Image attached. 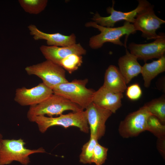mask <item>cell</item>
I'll return each instance as SVG.
<instances>
[{
	"label": "cell",
	"mask_w": 165,
	"mask_h": 165,
	"mask_svg": "<svg viewBox=\"0 0 165 165\" xmlns=\"http://www.w3.org/2000/svg\"><path fill=\"white\" fill-rule=\"evenodd\" d=\"M138 59L136 56L126 50V54L118 60L119 69L127 84L141 73L142 66Z\"/></svg>",
	"instance_id": "cell-16"
},
{
	"label": "cell",
	"mask_w": 165,
	"mask_h": 165,
	"mask_svg": "<svg viewBox=\"0 0 165 165\" xmlns=\"http://www.w3.org/2000/svg\"><path fill=\"white\" fill-rule=\"evenodd\" d=\"M151 115L144 105L130 113L119 124L118 131L120 135L123 138H128L137 136L146 131L147 120Z\"/></svg>",
	"instance_id": "cell-7"
},
{
	"label": "cell",
	"mask_w": 165,
	"mask_h": 165,
	"mask_svg": "<svg viewBox=\"0 0 165 165\" xmlns=\"http://www.w3.org/2000/svg\"><path fill=\"white\" fill-rule=\"evenodd\" d=\"M165 138L158 139L157 141V148L159 151L163 156L165 154Z\"/></svg>",
	"instance_id": "cell-26"
},
{
	"label": "cell",
	"mask_w": 165,
	"mask_h": 165,
	"mask_svg": "<svg viewBox=\"0 0 165 165\" xmlns=\"http://www.w3.org/2000/svg\"><path fill=\"white\" fill-rule=\"evenodd\" d=\"M88 82V79H85L62 83L53 89V93L63 97L84 109L92 102L95 91L86 87Z\"/></svg>",
	"instance_id": "cell-1"
},
{
	"label": "cell",
	"mask_w": 165,
	"mask_h": 165,
	"mask_svg": "<svg viewBox=\"0 0 165 165\" xmlns=\"http://www.w3.org/2000/svg\"><path fill=\"white\" fill-rule=\"evenodd\" d=\"M138 5L134 9L127 12L115 10L114 8L115 1H113L111 7L107 8V13L110 15L108 16H101L97 12L91 19L97 24L105 27H113L117 22L122 20L133 24L138 13L151 4L146 0H138Z\"/></svg>",
	"instance_id": "cell-9"
},
{
	"label": "cell",
	"mask_w": 165,
	"mask_h": 165,
	"mask_svg": "<svg viewBox=\"0 0 165 165\" xmlns=\"http://www.w3.org/2000/svg\"><path fill=\"white\" fill-rule=\"evenodd\" d=\"M25 69L28 75L37 76L52 90L60 84L68 82L65 70L60 65L49 60L28 66Z\"/></svg>",
	"instance_id": "cell-6"
},
{
	"label": "cell",
	"mask_w": 165,
	"mask_h": 165,
	"mask_svg": "<svg viewBox=\"0 0 165 165\" xmlns=\"http://www.w3.org/2000/svg\"><path fill=\"white\" fill-rule=\"evenodd\" d=\"M82 62V55L72 54L62 59L59 65L69 73L72 74L78 69Z\"/></svg>",
	"instance_id": "cell-21"
},
{
	"label": "cell",
	"mask_w": 165,
	"mask_h": 165,
	"mask_svg": "<svg viewBox=\"0 0 165 165\" xmlns=\"http://www.w3.org/2000/svg\"><path fill=\"white\" fill-rule=\"evenodd\" d=\"M53 94V90L42 82L30 89L23 87L16 90L14 101L21 106L37 105Z\"/></svg>",
	"instance_id": "cell-10"
},
{
	"label": "cell",
	"mask_w": 165,
	"mask_h": 165,
	"mask_svg": "<svg viewBox=\"0 0 165 165\" xmlns=\"http://www.w3.org/2000/svg\"><path fill=\"white\" fill-rule=\"evenodd\" d=\"M28 28L30 35L33 36L35 40H45L48 46L65 47L76 43V37L74 33L69 35H63L59 33H47L39 30L34 24L29 25Z\"/></svg>",
	"instance_id": "cell-14"
},
{
	"label": "cell",
	"mask_w": 165,
	"mask_h": 165,
	"mask_svg": "<svg viewBox=\"0 0 165 165\" xmlns=\"http://www.w3.org/2000/svg\"><path fill=\"white\" fill-rule=\"evenodd\" d=\"M165 71V56H162L156 61L145 64L142 66L141 73L144 81V86L148 87L152 80L159 74Z\"/></svg>",
	"instance_id": "cell-18"
},
{
	"label": "cell",
	"mask_w": 165,
	"mask_h": 165,
	"mask_svg": "<svg viewBox=\"0 0 165 165\" xmlns=\"http://www.w3.org/2000/svg\"><path fill=\"white\" fill-rule=\"evenodd\" d=\"M2 136L1 134H0V148L1 146L2 143Z\"/></svg>",
	"instance_id": "cell-27"
},
{
	"label": "cell",
	"mask_w": 165,
	"mask_h": 165,
	"mask_svg": "<svg viewBox=\"0 0 165 165\" xmlns=\"http://www.w3.org/2000/svg\"><path fill=\"white\" fill-rule=\"evenodd\" d=\"M128 48L130 53L136 56L138 59L146 61L154 58H160L165 53V35L159 34V36L153 42L146 44H138L130 43Z\"/></svg>",
	"instance_id": "cell-11"
},
{
	"label": "cell",
	"mask_w": 165,
	"mask_h": 165,
	"mask_svg": "<svg viewBox=\"0 0 165 165\" xmlns=\"http://www.w3.org/2000/svg\"><path fill=\"white\" fill-rule=\"evenodd\" d=\"M108 148L104 147L98 142L94 150L92 163L96 165H102L107 159Z\"/></svg>",
	"instance_id": "cell-24"
},
{
	"label": "cell",
	"mask_w": 165,
	"mask_h": 165,
	"mask_svg": "<svg viewBox=\"0 0 165 165\" xmlns=\"http://www.w3.org/2000/svg\"><path fill=\"white\" fill-rule=\"evenodd\" d=\"M85 109L90 136L100 139L105 134L106 121L112 113L93 102Z\"/></svg>",
	"instance_id": "cell-12"
},
{
	"label": "cell",
	"mask_w": 165,
	"mask_h": 165,
	"mask_svg": "<svg viewBox=\"0 0 165 165\" xmlns=\"http://www.w3.org/2000/svg\"><path fill=\"white\" fill-rule=\"evenodd\" d=\"M66 110L76 112L83 110L80 106L63 97L53 94L42 102L30 106L27 114L31 121L35 117L47 115L50 117L54 115H60Z\"/></svg>",
	"instance_id": "cell-4"
},
{
	"label": "cell",
	"mask_w": 165,
	"mask_h": 165,
	"mask_svg": "<svg viewBox=\"0 0 165 165\" xmlns=\"http://www.w3.org/2000/svg\"><path fill=\"white\" fill-rule=\"evenodd\" d=\"M40 49L46 60L59 65L61 60L69 55L76 54L82 56L86 53L80 43L65 47L42 45Z\"/></svg>",
	"instance_id": "cell-13"
},
{
	"label": "cell",
	"mask_w": 165,
	"mask_h": 165,
	"mask_svg": "<svg viewBox=\"0 0 165 165\" xmlns=\"http://www.w3.org/2000/svg\"><path fill=\"white\" fill-rule=\"evenodd\" d=\"M24 140L18 139H2L0 148V165L9 164L16 161L24 165L30 162L29 157L31 154L46 152L42 148L30 149L25 147Z\"/></svg>",
	"instance_id": "cell-5"
},
{
	"label": "cell",
	"mask_w": 165,
	"mask_h": 165,
	"mask_svg": "<svg viewBox=\"0 0 165 165\" xmlns=\"http://www.w3.org/2000/svg\"><path fill=\"white\" fill-rule=\"evenodd\" d=\"M85 26L97 28L100 33L91 37L89 41V46L94 49L101 48L106 42H110L120 46H125L121 41L123 36H128L136 32L133 24L125 21L123 25L118 27H107L100 26L93 21L86 23Z\"/></svg>",
	"instance_id": "cell-2"
},
{
	"label": "cell",
	"mask_w": 165,
	"mask_h": 165,
	"mask_svg": "<svg viewBox=\"0 0 165 165\" xmlns=\"http://www.w3.org/2000/svg\"><path fill=\"white\" fill-rule=\"evenodd\" d=\"M126 85L119 68L114 65H110L105 71L102 86L113 92L123 93L127 89Z\"/></svg>",
	"instance_id": "cell-17"
},
{
	"label": "cell",
	"mask_w": 165,
	"mask_h": 165,
	"mask_svg": "<svg viewBox=\"0 0 165 165\" xmlns=\"http://www.w3.org/2000/svg\"><path fill=\"white\" fill-rule=\"evenodd\" d=\"M31 121L37 124L39 131L42 133H45L49 128L56 126L65 128L75 127L86 133H88L89 130L86 112L84 110L62 114L56 117L39 116L34 118Z\"/></svg>",
	"instance_id": "cell-3"
},
{
	"label": "cell",
	"mask_w": 165,
	"mask_h": 165,
	"mask_svg": "<svg viewBox=\"0 0 165 165\" xmlns=\"http://www.w3.org/2000/svg\"><path fill=\"white\" fill-rule=\"evenodd\" d=\"M95 138L90 136L89 141L85 144L82 148L79 156V161L83 164H91L92 163L94 148L98 142Z\"/></svg>",
	"instance_id": "cell-23"
},
{
	"label": "cell",
	"mask_w": 165,
	"mask_h": 165,
	"mask_svg": "<svg viewBox=\"0 0 165 165\" xmlns=\"http://www.w3.org/2000/svg\"><path fill=\"white\" fill-rule=\"evenodd\" d=\"M154 6L150 5L139 13L133 24L136 31L142 32V36L147 39L155 40L159 36L156 31L165 21L158 17L154 10Z\"/></svg>",
	"instance_id": "cell-8"
},
{
	"label": "cell",
	"mask_w": 165,
	"mask_h": 165,
	"mask_svg": "<svg viewBox=\"0 0 165 165\" xmlns=\"http://www.w3.org/2000/svg\"><path fill=\"white\" fill-rule=\"evenodd\" d=\"M123 93H115L107 90L103 86L95 91L92 102L96 105L115 113L121 106Z\"/></svg>",
	"instance_id": "cell-15"
},
{
	"label": "cell",
	"mask_w": 165,
	"mask_h": 165,
	"mask_svg": "<svg viewBox=\"0 0 165 165\" xmlns=\"http://www.w3.org/2000/svg\"><path fill=\"white\" fill-rule=\"evenodd\" d=\"M18 2L25 11L35 14L42 11L48 3L47 0H19Z\"/></svg>",
	"instance_id": "cell-20"
},
{
	"label": "cell",
	"mask_w": 165,
	"mask_h": 165,
	"mask_svg": "<svg viewBox=\"0 0 165 165\" xmlns=\"http://www.w3.org/2000/svg\"><path fill=\"white\" fill-rule=\"evenodd\" d=\"M151 114L157 118L164 125L165 124V99L161 97L152 100L144 105Z\"/></svg>",
	"instance_id": "cell-19"
},
{
	"label": "cell",
	"mask_w": 165,
	"mask_h": 165,
	"mask_svg": "<svg viewBox=\"0 0 165 165\" xmlns=\"http://www.w3.org/2000/svg\"><path fill=\"white\" fill-rule=\"evenodd\" d=\"M146 130L151 132L158 139L165 138V125L154 116L151 115L148 117Z\"/></svg>",
	"instance_id": "cell-22"
},
{
	"label": "cell",
	"mask_w": 165,
	"mask_h": 165,
	"mask_svg": "<svg viewBox=\"0 0 165 165\" xmlns=\"http://www.w3.org/2000/svg\"><path fill=\"white\" fill-rule=\"evenodd\" d=\"M142 92L141 89L137 83L131 85L126 89V95L130 100L133 101L138 99L141 96Z\"/></svg>",
	"instance_id": "cell-25"
}]
</instances>
